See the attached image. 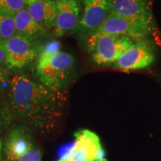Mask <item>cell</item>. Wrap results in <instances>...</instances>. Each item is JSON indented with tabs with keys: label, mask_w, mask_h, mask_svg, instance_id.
Instances as JSON below:
<instances>
[{
	"label": "cell",
	"mask_w": 161,
	"mask_h": 161,
	"mask_svg": "<svg viewBox=\"0 0 161 161\" xmlns=\"http://www.w3.org/2000/svg\"><path fill=\"white\" fill-rule=\"evenodd\" d=\"M75 137L74 146L63 158L66 161H96L98 153L102 148L97 134L81 129L75 133Z\"/></svg>",
	"instance_id": "9c48e42d"
},
{
	"label": "cell",
	"mask_w": 161,
	"mask_h": 161,
	"mask_svg": "<svg viewBox=\"0 0 161 161\" xmlns=\"http://www.w3.org/2000/svg\"><path fill=\"white\" fill-rule=\"evenodd\" d=\"M5 76L0 75V87H1L2 84L5 82Z\"/></svg>",
	"instance_id": "7402d4cb"
},
{
	"label": "cell",
	"mask_w": 161,
	"mask_h": 161,
	"mask_svg": "<svg viewBox=\"0 0 161 161\" xmlns=\"http://www.w3.org/2000/svg\"><path fill=\"white\" fill-rule=\"evenodd\" d=\"M14 17L17 35L37 40L45 35L47 32L32 19L27 8L14 14Z\"/></svg>",
	"instance_id": "4fadbf2b"
},
{
	"label": "cell",
	"mask_w": 161,
	"mask_h": 161,
	"mask_svg": "<svg viewBox=\"0 0 161 161\" xmlns=\"http://www.w3.org/2000/svg\"><path fill=\"white\" fill-rule=\"evenodd\" d=\"M66 97L25 75L11 78L6 107L11 119L19 120L39 132L52 131L64 116Z\"/></svg>",
	"instance_id": "6da1fadb"
},
{
	"label": "cell",
	"mask_w": 161,
	"mask_h": 161,
	"mask_svg": "<svg viewBox=\"0 0 161 161\" xmlns=\"http://www.w3.org/2000/svg\"><path fill=\"white\" fill-rule=\"evenodd\" d=\"M60 43L58 40H51L43 46L40 49L39 56L37 59V62H43L49 60L55 54L58 53L60 49Z\"/></svg>",
	"instance_id": "9a60e30c"
},
{
	"label": "cell",
	"mask_w": 161,
	"mask_h": 161,
	"mask_svg": "<svg viewBox=\"0 0 161 161\" xmlns=\"http://www.w3.org/2000/svg\"><path fill=\"white\" fill-rule=\"evenodd\" d=\"M153 31L154 29L149 26L111 13L93 33L122 36L137 42L148 40Z\"/></svg>",
	"instance_id": "5b68a950"
},
{
	"label": "cell",
	"mask_w": 161,
	"mask_h": 161,
	"mask_svg": "<svg viewBox=\"0 0 161 161\" xmlns=\"http://www.w3.org/2000/svg\"><path fill=\"white\" fill-rule=\"evenodd\" d=\"M134 41L122 36L92 33L84 39L85 47L92 61L98 66L114 65Z\"/></svg>",
	"instance_id": "3957f363"
},
{
	"label": "cell",
	"mask_w": 161,
	"mask_h": 161,
	"mask_svg": "<svg viewBox=\"0 0 161 161\" xmlns=\"http://www.w3.org/2000/svg\"><path fill=\"white\" fill-rule=\"evenodd\" d=\"M17 35V29L14 14L2 11L0 14V40H5Z\"/></svg>",
	"instance_id": "5bb4252c"
},
{
	"label": "cell",
	"mask_w": 161,
	"mask_h": 161,
	"mask_svg": "<svg viewBox=\"0 0 161 161\" xmlns=\"http://www.w3.org/2000/svg\"><path fill=\"white\" fill-rule=\"evenodd\" d=\"M156 59L154 47L149 40H140L128 48L114 64L116 69L122 71L143 69L152 66Z\"/></svg>",
	"instance_id": "52a82bcc"
},
{
	"label": "cell",
	"mask_w": 161,
	"mask_h": 161,
	"mask_svg": "<svg viewBox=\"0 0 161 161\" xmlns=\"http://www.w3.org/2000/svg\"><path fill=\"white\" fill-rule=\"evenodd\" d=\"M6 68V55L3 42L0 40V75L5 76V69ZM7 69V68H6Z\"/></svg>",
	"instance_id": "ac0fdd59"
},
{
	"label": "cell",
	"mask_w": 161,
	"mask_h": 161,
	"mask_svg": "<svg viewBox=\"0 0 161 161\" xmlns=\"http://www.w3.org/2000/svg\"><path fill=\"white\" fill-rule=\"evenodd\" d=\"M30 15L46 31L55 28L56 5L55 0H37L27 6Z\"/></svg>",
	"instance_id": "7c38bea8"
},
{
	"label": "cell",
	"mask_w": 161,
	"mask_h": 161,
	"mask_svg": "<svg viewBox=\"0 0 161 161\" xmlns=\"http://www.w3.org/2000/svg\"><path fill=\"white\" fill-rule=\"evenodd\" d=\"M35 73L43 85L56 91H64L75 78V57L60 51L49 60L36 63Z\"/></svg>",
	"instance_id": "7a4b0ae2"
},
{
	"label": "cell",
	"mask_w": 161,
	"mask_h": 161,
	"mask_svg": "<svg viewBox=\"0 0 161 161\" xmlns=\"http://www.w3.org/2000/svg\"><path fill=\"white\" fill-rule=\"evenodd\" d=\"M9 119H11L10 116V114L8 112L7 109L5 108V110L4 111H0V128L3 126L4 122L6 120H8Z\"/></svg>",
	"instance_id": "d6986e66"
},
{
	"label": "cell",
	"mask_w": 161,
	"mask_h": 161,
	"mask_svg": "<svg viewBox=\"0 0 161 161\" xmlns=\"http://www.w3.org/2000/svg\"><path fill=\"white\" fill-rule=\"evenodd\" d=\"M79 1L83 5V13L75 33L84 40L96 31L111 14L114 0Z\"/></svg>",
	"instance_id": "8992f818"
},
{
	"label": "cell",
	"mask_w": 161,
	"mask_h": 161,
	"mask_svg": "<svg viewBox=\"0 0 161 161\" xmlns=\"http://www.w3.org/2000/svg\"><path fill=\"white\" fill-rule=\"evenodd\" d=\"M27 8L23 0H0V8L3 11L14 14Z\"/></svg>",
	"instance_id": "2e32d148"
},
{
	"label": "cell",
	"mask_w": 161,
	"mask_h": 161,
	"mask_svg": "<svg viewBox=\"0 0 161 161\" xmlns=\"http://www.w3.org/2000/svg\"><path fill=\"white\" fill-rule=\"evenodd\" d=\"M58 161H66V160H65V159H64V158H61V159H60V160H58Z\"/></svg>",
	"instance_id": "cb8c5ba5"
},
{
	"label": "cell",
	"mask_w": 161,
	"mask_h": 161,
	"mask_svg": "<svg viewBox=\"0 0 161 161\" xmlns=\"http://www.w3.org/2000/svg\"><path fill=\"white\" fill-rule=\"evenodd\" d=\"M96 161H107L105 152H104L103 148H101L99 152H98L97 158H96Z\"/></svg>",
	"instance_id": "ffe728a7"
},
{
	"label": "cell",
	"mask_w": 161,
	"mask_h": 161,
	"mask_svg": "<svg viewBox=\"0 0 161 161\" xmlns=\"http://www.w3.org/2000/svg\"><path fill=\"white\" fill-rule=\"evenodd\" d=\"M56 19L54 35L63 37L68 33H75L81 19L79 0H55Z\"/></svg>",
	"instance_id": "ba28073f"
},
{
	"label": "cell",
	"mask_w": 161,
	"mask_h": 161,
	"mask_svg": "<svg viewBox=\"0 0 161 161\" xmlns=\"http://www.w3.org/2000/svg\"><path fill=\"white\" fill-rule=\"evenodd\" d=\"M23 1L25 2V3L26 5H27V6H28V5H31V3H35V2H36V1H37V0H23Z\"/></svg>",
	"instance_id": "44dd1931"
},
{
	"label": "cell",
	"mask_w": 161,
	"mask_h": 161,
	"mask_svg": "<svg viewBox=\"0 0 161 161\" xmlns=\"http://www.w3.org/2000/svg\"><path fill=\"white\" fill-rule=\"evenodd\" d=\"M2 11H2V10H1V8H0V14H1V13H2Z\"/></svg>",
	"instance_id": "d4e9b609"
},
{
	"label": "cell",
	"mask_w": 161,
	"mask_h": 161,
	"mask_svg": "<svg viewBox=\"0 0 161 161\" xmlns=\"http://www.w3.org/2000/svg\"><path fill=\"white\" fill-rule=\"evenodd\" d=\"M34 148L31 134L25 125L15 126L6 137L5 154L8 161H18Z\"/></svg>",
	"instance_id": "8fae6325"
},
{
	"label": "cell",
	"mask_w": 161,
	"mask_h": 161,
	"mask_svg": "<svg viewBox=\"0 0 161 161\" xmlns=\"http://www.w3.org/2000/svg\"><path fill=\"white\" fill-rule=\"evenodd\" d=\"M1 150H2V141L0 140V160H1Z\"/></svg>",
	"instance_id": "603a6c76"
},
{
	"label": "cell",
	"mask_w": 161,
	"mask_h": 161,
	"mask_svg": "<svg viewBox=\"0 0 161 161\" xmlns=\"http://www.w3.org/2000/svg\"><path fill=\"white\" fill-rule=\"evenodd\" d=\"M42 153L39 148H32L20 158L18 161H41Z\"/></svg>",
	"instance_id": "e0dca14e"
},
{
	"label": "cell",
	"mask_w": 161,
	"mask_h": 161,
	"mask_svg": "<svg viewBox=\"0 0 161 161\" xmlns=\"http://www.w3.org/2000/svg\"><path fill=\"white\" fill-rule=\"evenodd\" d=\"M6 55V68L8 70H22L39 56L42 46L37 40L16 35L3 42Z\"/></svg>",
	"instance_id": "277c9868"
},
{
	"label": "cell",
	"mask_w": 161,
	"mask_h": 161,
	"mask_svg": "<svg viewBox=\"0 0 161 161\" xmlns=\"http://www.w3.org/2000/svg\"><path fill=\"white\" fill-rule=\"evenodd\" d=\"M112 14L149 26L154 23L148 0H114Z\"/></svg>",
	"instance_id": "30bf717a"
}]
</instances>
